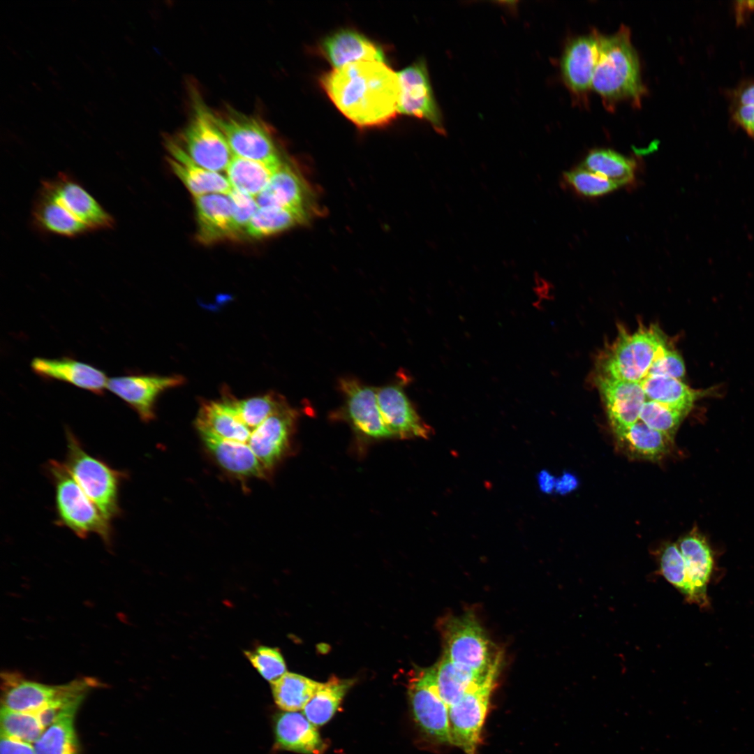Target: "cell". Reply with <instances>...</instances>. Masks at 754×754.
I'll return each mask as SVG.
<instances>
[{
	"mask_svg": "<svg viewBox=\"0 0 754 754\" xmlns=\"http://www.w3.org/2000/svg\"><path fill=\"white\" fill-rule=\"evenodd\" d=\"M320 83L338 110L359 127L385 125L398 113L397 73L385 62L362 61L334 68Z\"/></svg>",
	"mask_w": 754,
	"mask_h": 754,
	"instance_id": "obj_1",
	"label": "cell"
},
{
	"mask_svg": "<svg viewBox=\"0 0 754 754\" xmlns=\"http://www.w3.org/2000/svg\"><path fill=\"white\" fill-rule=\"evenodd\" d=\"M31 214L38 229L66 237L111 229L115 224L112 215L75 179L64 172L41 182Z\"/></svg>",
	"mask_w": 754,
	"mask_h": 754,
	"instance_id": "obj_2",
	"label": "cell"
},
{
	"mask_svg": "<svg viewBox=\"0 0 754 754\" xmlns=\"http://www.w3.org/2000/svg\"><path fill=\"white\" fill-rule=\"evenodd\" d=\"M591 87L606 106L622 100L640 106L646 91L642 84L638 57L630 40L628 27L621 25L609 36L601 35L600 51Z\"/></svg>",
	"mask_w": 754,
	"mask_h": 754,
	"instance_id": "obj_3",
	"label": "cell"
},
{
	"mask_svg": "<svg viewBox=\"0 0 754 754\" xmlns=\"http://www.w3.org/2000/svg\"><path fill=\"white\" fill-rule=\"evenodd\" d=\"M46 471L54 487L56 524L80 538L96 534L110 546L111 521L87 496L64 463L51 459L46 464Z\"/></svg>",
	"mask_w": 754,
	"mask_h": 754,
	"instance_id": "obj_4",
	"label": "cell"
},
{
	"mask_svg": "<svg viewBox=\"0 0 754 754\" xmlns=\"http://www.w3.org/2000/svg\"><path fill=\"white\" fill-rule=\"evenodd\" d=\"M667 347L665 334L656 325H640L633 334L619 327L616 339L600 358L599 374L640 383L654 360Z\"/></svg>",
	"mask_w": 754,
	"mask_h": 754,
	"instance_id": "obj_5",
	"label": "cell"
},
{
	"mask_svg": "<svg viewBox=\"0 0 754 754\" xmlns=\"http://www.w3.org/2000/svg\"><path fill=\"white\" fill-rule=\"evenodd\" d=\"M64 464L87 496L110 521L121 513L119 489L126 477L102 459L87 452L69 429H66Z\"/></svg>",
	"mask_w": 754,
	"mask_h": 754,
	"instance_id": "obj_6",
	"label": "cell"
},
{
	"mask_svg": "<svg viewBox=\"0 0 754 754\" xmlns=\"http://www.w3.org/2000/svg\"><path fill=\"white\" fill-rule=\"evenodd\" d=\"M1 677V707L29 713H36L55 703L83 701L91 690L101 686L98 680L89 677L54 686L27 679L17 672H4Z\"/></svg>",
	"mask_w": 754,
	"mask_h": 754,
	"instance_id": "obj_7",
	"label": "cell"
},
{
	"mask_svg": "<svg viewBox=\"0 0 754 754\" xmlns=\"http://www.w3.org/2000/svg\"><path fill=\"white\" fill-rule=\"evenodd\" d=\"M442 633L443 656L454 663L485 675L501 660L498 654H493L485 631L469 612L445 619Z\"/></svg>",
	"mask_w": 754,
	"mask_h": 754,
	"instance_id": "obj_8",
	"label": "cell"
},
{
	"mask_svg": "<svg viewBox=\"0 0 754 754\" xmlns=\"http://www.w3.org/2000/svg\"><path fill=\"white\" fill-rule=\"evenodd\" d=\"M499 665L500 662L496 663L457 702L449 707L452 744L465 754H476Z\"/></svg>",
	"mask_w": 754,
	"mask_h": 754,
	"instance_id": "obj_9",
	"label": "cell"
},
{
	"mask_svg": "<svg viewBox=\"0 0 754 754\" xmlns=\"http://www.w3.org/2000/svg\"><path fill=\"white\" fill-rule=\"evenodd\" d=\"M194 106L179 145L200 167L220 173L226 171L233 154L216 116L200 101Z\"/></svg>",
	"mask_w": 754,
	"mask_h": 754,
	"instance_id": "obj_10",
	"label": "cell"
},
{
	"mask_svg": "<svg viewBox=\"0 0 754 754\" xmlns=\"http://www.w3.org/2000/svg\"><path fill=\"white\" fill-rule=\"evenodd\" d=\"M408 696L421 730L437 743L452 744L449 707L438 693L432 667L419 671L411 679Z\"/></svg>",
	"mask_w": 754,
	"mask_h": 754,
	"instance_id": "obj_11",
	"label": "cell"
},
{
	"mask_svg": "<svg viewBox=\"0 0 754 754\" xmlns=\"http://www.w3.org/2000/svg\"><path fill=\"white\" fill-rule=\"evenodd\" d=\"M216 118L233 156L260 161L281 160L272 134L256 117L232 113Z\"/></svg>",
	"mask_w": 754,
	"mask_h": 754,
	"instance_id": "obj_12",
	"label": "cell"
},
{
	"mask_svg": "<svg viewBox=\"0 0 754 754\" xmlns=\"http://www.w3.org/2000/svg\"><path fill=\"white\" fill-rule=\"evenodd\" d=\"M399 84L397 112L428 121L439 133L445 128L425 62L419 60L397 73Z\"/></svg>",
	"mask_w": 754,
	"mask_h": 754,
	"instance_id": "obj_13",
	"label": "cell"
},
{
	"mask_svg": "<svg viewBox=\"0 0 754 754\" xmlns=\"http://www.w3.org/2000/svg\"><path fill=\"white\" fill-rule=\"evenodd\" d=\"M297 420V411L285 401L251 434L247 447L267 474L289 452Z\"/></svg>",
	"mask_w": 754,
	"mask_h": 754,
	"instance_id": "obj_14",
	"label": "cell"
},
{
	"mask_svg": "<svg viewBox=\"0 0 754 754\" xmlns=\"http://www.w3.org/2000/svg\"><path fill=\"white\" fill-rule=\"evenodd\" d=\"M184 383L180 375L128 374L109 378L106 389L148 422L155 417L156 403L161 393Z\"/></svg>",
	"mask_w": 754,
	"mask_h": 754,
	"instance_id": "obj_15",
	"label": "cell"
},
{
	"mask_svg": "<svg viewBox=\"0 0 754 754\" xmlns=\"http://www.w3.org/2000/svg\"><path fill=\"white\" fill-rule=\"evenodd\" d=\"M339 386L345 416L358 436L374 441L393 438L382 417L376 388L348 378L341 379Z\"/></svg>",
	"mask_w": 754,
	"mask_h": 754,
	"instance_id": "obj_16",
	"label": "cell"
},
{
	"mask_svg": "<svg viewBox=\"0 0 754 754\" xmlns=\"http://www.w3.org/2000/svg\"><path fill=\"white\" fill-rule=\"evenodd\" d=\"M382 417L393 437L428 439L433 429L420 416L402 385L392 384L377 389Z\"/></svg>",
	"mask_w": 754,
	"mask_h": 754,
	"instance_id": "obj_17",
	"label": "cell"
},
{
	"mask_svg": "<svg viewBox=\"0 0 754 754\" xmlns=\"http://www.w3.org/2000/svg\"><path fill=\"white\" fill-rule=\"evenodd\" d=\"M596 384L614 432L628 428L638 421L646 398L640 383L599 374Z\"/></svg>",
	"mask_w": 754,
	"mask_h": 754,
	"instance_id": "obj_18",
	"label": "cell"
},
{
	"mask_svg": "<svg viewBox=\"0 0 754 754\" xmlns=\"http://www.w3.org/2000/svg\"><path fill=\"white\" fill-rule=\"evenodd\" d=\"M600 34L591 33L572 39L566 45L561 69L565 83L580 96L591 88L600 51Z\"/></svg>",
	"mask_w": 754,
	"mask_h": 754,
	"instance_id": "obj_19",
	"label": "cell"
},
{
	"mask_svg": "<svg viewBox=\"0 0 754 754\" xmlns=\"http://www.w3.org/2000/svg\"><path fill=\"white\" fill-rule=\"evenodd\" d=\"M197 222L196 240L211 245L225 240H240L236 232L232 204L226 194L212 193L194 198Z\"/></svg>",
	"mask_w": 754,
	"mask_h": 754,
	"instance_id": "obj_20",
	"label": "cell"
},
{
	"mask_svg": "<svg viewBox=\"0 0 754 754\" xmlns=\"http://www.w3.org/2000/svg\"><path fill=\"white\" fill-rule=\"evenodd\" d=\"M30 366L43 379L65 382L98 395L103 394L109 379L103 371L70 357H36Z\"/></svg>",
	"mask_w": 754,
	"mask_h": 754,
	"instance_id": "obj_21",
	"label": "cell"
},
{
	"mask_svg": "<svg viewBox=\"0 0 754 754\" xmlns=\"http://www.w3.org/2000/svg\"><path fill=\"white\" fill-rule=\"evenodd\" d=\"M165 146L170 154L168 158L170 168L193 198L212 193L228 195L232 190L227 177L196 164L179 143L168 139Z\"/></svg>",
	"mask_w": 754,
	"mask_h": 754,
	"instance_id": "obj_22",
	"label": "cell"
},
{
	"mask_svg": "<svg viewBox=\"0 0 754 754\" xmlns=\"http://www.w3.org/2000/svg\"><path fill=\"white\" fill-rule=\"evenodd\" d=\"M309 193L307 184L300 173L282 162L256 199L259 207H282L309 214Z\"/></svg>",
	"mask_w": 754,
	"mask_h": 754,
	"instance_id": "obj_23",
	"label": "cell"
},
{
	"mask_svg": "<svg viewBox=\"0 0 754 754\" xmlns=\"http://www.w3.org/2000/svg\"><path fill=\"white\" fill-rule=\"evenodd\" d=\"M320 47L334 68L362 61L385 62V54L380 46L352 29H342L329 35Z\"/></svg>",
	"mask_w": 754,
	"mask_h": 754,
	"instance_id": "obj_24",
	"label": "cell"
},
{
	"mask_svg": "<svg viewBox=\"0 0 754 754\" xmlns=\"http://www.w3.org/2000/svg\"><path fill=\"white\" fill-rule=\"evenodd\" d=\"M684 559L693 590V603L708 605L707 586L713 569V556L707 542L693 531L679 540L677 545Z\"/></svg>",
	"mask_w": 754,
	"mask_h": 754,
	"instance_id": "obj_25",
	"label": "cell"
},
{
	"mask_svg": "<svg viewBox=\"0 0 754 754\" xmlns=\"http://www.w3.org/2000/svg\"><path fill=\"white\" fill-rule=\"evenodd\" d=\"M198 431L208 451L229 473L237 477L258 478L268 475L247 446L224 440L207 431Z\"/></svg>",
	"mask_w": 754,
	"mask_h": 754,
	"instance_id": "obj_26",
	"label": "cell"
},
{
	"mask_svg": "<svg viewBox=\"0 0 754 754\" xmlns=\"http://www.w3.org/2000/svg\"><path fill=\"white\" fill-rule=\"evenodd\" d=\"M274 736L278 746L285 750L314 754L323 748L314 725L303 714L297 711H286L276 716Z\"/></svg>",
	"mask_w": 754,
	"mask_h": 754,
	"instance_id": "obj_27",
	"label": "cell"
},
{
	"mask_svg": "<svg viewBox=\"0 0 754 754\" xmlns=\"http://www.w3.org/2000/svg\"><path fill=\"white\" fill-rule=\"evenodd\" d=\"M616 443L628 457L656 461L670 450L673 438L637 421L628 428L614 432Z\"/></svg>",
	"mask_w": 754,
	"mask_h": 754,
	"instance_id": "obj_28",
	"label": "cell"
},
{
	"mask_svg": "<svg viewBox=\"0 0 754 754\" xmlns=\"http://www.w3.org/2000/svg\"><path fill=\"white\" fill-rule=\"evenodd\" d=\"M640 383L649 400L676 409L686 415L693 407L695 401L706 392L694 390L681 380L663 376H647Z\"/></svg>",
	"mask_w": 754,
	"mask_h": 754,
	"instance_id": "obj_29",
	"label": "cell"
},
{
	"mask_svg": "<svg viewBox=\"0 0 754 754\" xmlns=\"http://www.w3.org/2000/svg\"><path fill=\"white\" fill-rule=\"evenodd\" d=\"M282 161H260L233 156L226 170L232 188L256 198L267 186Z\"/></svg>",
	"mask_w": 754,
	"mask_h": 754,
	"instance_id": "obj_30",
	"label": "cell"
},
{
	"mask_svg": "<svg viewBox=\"0 0 754 754\" xmlns=\"http://www.w3.org/2000/svg\"><path fill=\"white\" fill-rule=\"evenodd\" d=\"M82 702H75L61 710L55 721L34 743L36 754H77L78 744L74 718Z\"/></svg>",
	"mask_w": 754,
	"mask_h": 754,
	"instance_id": "obj_31",
	"label": "cell"
},
{
	"mask_svg": "<svg viewBox=\"0 0 754 754\" xmlns=\"http://www.w3.org/2000/svg\"><path fill=\"white\" fill-rule=\"evenodd\" d=\"M432 667L438 693L448 707L457 702L473 684L488 673L480 675L454 663L443 655Z\"/></svg>",
	"mask_w": 754,
	"mask_h": 754,
	"instance_id": "obj_32",
	"label": "cell"
},
{
	"mask_svg": "<svg viewBox=\"0 0 754 754\" xmlns=\"http://www.w3.org/2000/svg\"><path fill=\"white\" fill-rule=\"evenodd\" d=\"M352 679L331 677L320 687L305 705L303 714L314 725L328 722L338 709L346 692L353 683Z\"/></svg>",
	"mask_w": 754,
	"mask_h": 754,
	"instance_id": "obj_33",
	"label": "cell"
},
{
	"mask_svg": "<svg viewBox=\"0 0 754 754\" xmlns=\"http://www.w3.org/2000/svg\"><path fill=\"white\" fill-rule=\"evenodd\" d=\"M582 167L598 174L618 186L630 184L635 179L636 162L609 149H595L585 157Z\"/></svg>",
	"mask_w": 754,
	"mask_h": 754,
	"instance_id": "obj_34",
	"label": "cell"
},
{
	"mask_svg": "<svg viewBox=\"0 0 754 754\" xmlns=\"http://www.w3.org/2000/svg\"><path fill=\"white\" fill-rule=\"evenodd\" d=\"M309 214L287 208L259 207L251 219L246 235L262 239L279 234L298 224L305 223Z\"/></svg>",
	"mask_w": 754,
	"mask_h": 754,
	"instance_id": "obj_35",
	"label": "cell"
},
{
	"mask_svg": "<svg viewBox=\"0 0 754 754\" xmlns=\"http://www.w3.org/2000/svg\"><path fill=\"white\" fill-rule=\"evenodd\" d=\"M321 683L304 676L286 672L272 682V690L276 705L286 711L303 709Z\"/></svg>",
	"mask_w": 754,
	"mask_h": 754,
	"instance_id": "obj_36",
	"label": "cell"
},
{
	"mask_svg": "<svg viewBox=\"0 0 754 754\" xmlns=\"http://www.w3.org/2000/svg\"><path fill=\"white\" fill-rule=\"evenodd\" d=\"M35 713L1 709V734L29 743H35L45 731Z\"/></svg>",
	"mask_w": 754,
	"mask_h": 754,
	"instance_id": "obj_37",
	"label": "cell"
},
{
	"mask_svg": "<svg viewBox=\"0 0 754 754\" xmlns=\"http://www.w3.org/2000/svg\"><path fill=\"white\" fill-rule=\"evenodd\" d=\"M659 568L665 579L693 603V593L686 563L677 545L669 543L663 548L659 557Z\"/></svg>",
	"mask_w": 754,
	"mask_h": 754,
	"instance_id": "obj_38",
	"label": "cell"
},
{
	"mask_svg": "<svg viewBox=\"0 0 754 754\" xmlns=\"http://www.w3.org/2000/svg\"><path fill=\"white\" fill-rule=\"evenodd\" d=\"M562 179L575 191L586 197L602 196L619 187L607 178L582 167L564 172Z\"/></svg>",
	"mask_w": 754,
	"mask_h": 754,
	"instance_id": "obj_39",
	"label": "cell"
},
{
	"mask_svg": "<svg viewBox=\"0 0 754 754\" xmlns=\"http://www.w3.org/2000/svg\"><path fill=\"white\" fill-rule=\"evenodd\" d=\"M686 415L658 402L646 401L639 419L651 429L674 437L676 431Z\"/></svg>",
	"mask_w": 754,
	"mask_h": 754,
	"instance_id": "obj_40",
	"label": "cell"
},
{
	"mask_svg": "<svg viewBox=\"0 0 754 754\" xmlns=\"http://www.w3.org/2000/svg\"><path fill=\"white\" fill-rule=\"evenodd\" d=\"M244 654L259 674L271 683L286 672V663L278 649L261 646Z\"/></svg>",
	"mask_w": 754,
	"mask_h": 754,
	"instance_id": "obj_41",
	"label": "cell"
},
{
	"mask_svg": "<svg viewBox=\"0 0 754 754\" xmlns=\"http://www.w3.org/2000/svg\"><path fill=\"white\" fill-rule=\"evenodd\" d=\"M228 195L232 204L235 228L241 239L246 235L248 225L259 206L256 198L235 188Z\"/></svg>",
	"mask_w": 754,
	"mask_h": 754,
	"instance_id": "obj_42",
	"label": "cell"
},
{
	"mask_svg": "<svg viewBox=\"0 0 754 754\" xmlns=\"http://www.w3.org/2000/svg\"><path fill=\"white\" fill-rule=\"evenodd\" d=\"M653 375L681 380L686 375V367L681 356L667 347L652 363L647 376Z\"/></svg>",
	"mask_w": 754,
	"mask_h": 754,
	"instance_id": "obj_43",
	"label": "cell"
},
{
	"mask_svg": "<svg viewBox=\"0 0 754 754\" xmlns=\"http://www.w3.org/2000/svg\"><path fill=\"white\" fill-rule=\"evenodd\" d=\"M0 754H36L31 743L1 734Z\"/></svg>",
	"mask_w": 754,
	"mask_h": 754,
	"instance_id": "obj_44",
	"label": "cell"
},
{
	"mask_svg": "<svg viewBox=\"0 0 754 754\" xmlns=\"http://www.w3.org/2000/svg\"><path fill=\"white\" fill-rule=\"evenodd\" d=\"M737 122L750 135L754 136V105H741L734 113Z\"/></svg>",
	"mask_w": 754,
	"mask_h": 754,
	"instance_id": "obj_45",
	"label": "cell"
},
{
	"mask_svg": "<svg viewBox=\"0 0 754 754\" xmlns=\"http://www.w3.org/2000/svg\"><path fill=\"white\" fill-rule=\"evenodd\" d=\"M579 485L577 477L571 473L564 472L556 478L554 491L561 495H566L575 491Z\"/></svg>",
	"mask_w": 754,
	"mask_h": 754,
	"instance_id": "obj_46",
	"label": "cell"
},
{
	"mask_svg": "<svg viewBox=\"0 0 754 754\" xmlns=\"http://www.w3.org/2000/svg\"><path fill=\"white\" fill-rule=\"evenodd\" d=\"M537 482L540 490L549 494L554 491L556 478L547 470H541L537 475Z\"/></svg>",
	"mask_w": 754,
	"mask_h": 754,
	"instance_id": "obj_47",
	"label": "cell"
},
{
	"mask_svg": "<svg viewBox=\"0 0 754 754\" xmlns=\"http://www.w3.org/2000/svg\"><path fill=\"white\" fill-rule=\"evenodd\" d=\"M739 101L741 105H754V84L749 85L742 90L739 94Z\"/></svg>",
	"mask_w": 754,
	"mask_h": 754,
	"instance_id": "obj_48",
	"label": "cell"
},
{
	"mask_svg": "<svg viewBox=\"0 0 754 754\" xmlns=\"http://www.w3.org/2000/svg\"><path fill=\"white\" fill-rule=\"evenodd\" d=\"M742 3H744V6L748 8H749L750 9H754V1H746L744 3L742 2Z\"/></svg>",
	"mask_w": 754,
	"mask_h": 754,
	"instance_id": "obj_49",
	"label": "cell"
}]
</instances>
